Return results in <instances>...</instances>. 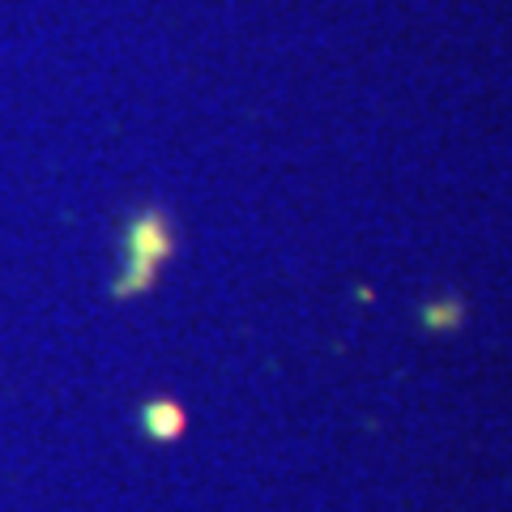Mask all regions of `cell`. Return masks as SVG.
<instances>
[{"label": "cell", "instance_id": "1", "mask_svg": "<svg viewBox=\"0 0 512 512\" xmlns=\"http://www.w3.org/2000/svg\"><path fill=\"white\" fill-rule=\"evenodd\" d=\"M175 256V227L171 218L158 210V205H146L128 218L124 227V265L120 278L111 282V295L116 299H137L146 295L150 286L163 274V265Z\"/></svg>", "mask_w": 512, "mask_h": 512}, {"label": "cell", "instance_id": "2", "mask_svg": "<svg viewBox=\"0 0 512 512\" xmlns=\"http://www.w3.org/2000/svg\"><path fill=\"white\" fill-rule=\"evenodd\" d=\"M188 427V414L180 402H171V397H158V402H146L141 406V431L154 440V444H171L180 440Z\"/></svg>", "mask_w": 512, "mask_h": 512}, {"label": "cell", "instance_id": "3", "mask_svg": "<svg viewBox=\"0 0 512 512\" xmlns=\"http://www.w3.org/2000/svg\"><path fill=\"white\" fill-rule=\"evenodd\" d=\"M423 325L431 329V333H448V329H457L461 320H466V303L461 299H431V303H423Z\"/></svg>", "mask_w": 512, "mask_h": 512}]
</instances>
